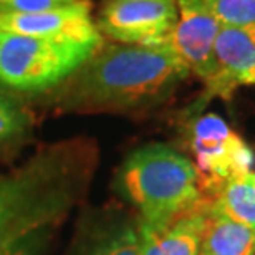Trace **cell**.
I'll use <instances>...</instances> for the list:
<instances>
[{
  "label": "cell",
  "mask_w": 255,
  "mask_h": 255,
  "mask_svg": "<svg viewBox=\"0 0 255 255\" xmlns=\"http://www.w3.org/2000/svg\"><path fill=\"white\" fill-rule=\"evenodd\" d=\"M169 47L106 40L58 86L40 96L55 115H146L159 108L189 76Z\"/></svg>",
  "instance_id": "cell-1"
},
{
  "label": "cell",
  "mask_w": 255,
  "mask_h": 255,
  "mask_svg": "<svg viewBox=\"0 0 255 255\" xmlns=\"http://www.w3.org/2000/svg\"><path fill=\"white\" fill-rule=\"evenodd\" d=\"M96 164L95 141L71 137L0 176V244L57 227L86 196Z\"/></svg>",
  "instance_id": "cell-2"
},
{
  "label": "cell",
  "mask_w": 255,
  "mask_h": 255,
  "mask_svg": "<svg viewBox=\"0 0 255 255\" xmlns=\"http://www.w3.org/2000/svg\"><path fill=\"white\" fill-rule=\"evenodd\" d=\"M115 186L120 196L137 209L141 222L167 221L202 197L196 166L162 142L132 151L116 172Z\"/></svg>",
  "instance_id": "cell-3"
},
{
  "label": "cell",
  "mask_w": 255,
  "mask_h": 255,
  "mask_svg": "<svg viewBox=\"0 0 255 255\" xmlns=\"http://www.w3.org/2000/svg\"><path fill=\"white\" fill-rule=\"evenodd\" d=\"M83 45L0 32V88L38 96L58 86L93 53Z\"/></svg>",
  "instance_id": "cell-4"
},
{
  "label": "cell",
  "mask_w": 255,
  "mask_h": 255,
  "mask_svg": "<svg viewBox=\"0 0 255 255\" xmlns=\"http://www.w3.org/2000/svg\"><path fill=\"white\" fill-rule=\"evenodd\" d=\"M187 144L196 157L202 196L212 199L226 182L252 172V147L216 113L196 116L187 125Z\"/></svg>",
  "instance_id": "cell-5"
},
{
  "label": "cell",
  "mask_w": 255,
  "mask_h": 255,
  "mask_svg": "<svg viewBox=\"0 0 255 255\" xmlns=\"http://www.w3.org/2000/svg\"><path fill=\"white\" fill-rule=\"evenodd\" d=\"M176 22V0H108L95 18L103 38L136 47H166Z\"/></svg>",
  "instance_id": "cell-6"
},
{
  "label": "cell",
  "mask_w": 255,
  "mask_h": 255,
  "mask_svg": "<svg viewBox=\"0 0 255 255\" xmlns=\"http://www.w3.org/2000/svg\"><path fill=\"white\" fill-rule=\"evenodd\" d=\"M0 32L76 43L91 50H96L105 42L91 17L90 0H80L73 5L32 15H0Z\"/></svg>",
  "instance_id": "cell-7"
},
{
  "label": "cell",
  "mask_w": 255,
  "mask_h": 255,
  "mask_svg": "<svg viewBox=\"0 0 255 255\" xmlns=\"http://www.w3.org/2000/svg\"><path fill=\"white\" fill-rule=\"evenodd\" d=\"M177 22L166 47L181 60L189 73L207 81L214 70V43L221 23L202 0H176Z\"/></svg>",
  "instance_id": "cell-8"
},
{
  "label": "cell",
  "mask_w": 255,
  "mask_h": 255,
  "mask_svg": "<svg viewBox=\"0 0 255 255\" xmlns=\"http://www.w3.org/2000/svg\"><path fill=\"white\" fill-rule=\"evenodd\" d=\"M204 98L229 100L239 86L255 85V27L221 25L214 43V70Z\"/></svg>",
  "instance_id": "cell-9"
},
{
  "label": "cell",
  "mask_w": 255,
  "mask_h": 255,
  "mask_svg": "<svg viewBox=\"0 0 255 255\" xmlns=\"http://www.w3.org/2000/svg\"><path fill=\"white\" fill-rule=\"evenodd\" d=\"M207 204L209 197L202 196L192 207L167 221H139L141 255H201Z\"/></svg>",
  "instance_id": "cell-10"
},
{
  "label": "cell",
  "mask_w": 255,
  "mask_h": 255,
  "mask_svg": "<svg viewBox=\"0 0 255 255\" xmlns=\"http://www.w3.org/2000/svg\"><path fill=\"white\" fill-rule=\"evenodd\" d=\"M66 255H141L139 232L128 221L86 212L76 226Z\"/></svg>",
  "instance_id": "cell-11"
},
{
  "label": "cell",
  "mask_w": 255,
  "mask_h": 255,
  "mask_svg": "<svg viewBox=\"0 0 255 255\" xmlns=\"http://www.w3.org/2000/svg\"><path fill=\"white\" fill-rule=\"evenodd\" d=\"M255 229L234 222L212 206L209 199L204 217L201 255H252Z\"/></svg>",
  "instance_id": "cell-12"
},
{
  "label": "cell",
  "mask_w": 255,
  "mask_h": 255,
  "mask_svg": "<svg viewBox=\"0 0 255 255\" xmlns=\"http://www.w3.org/2000/svg\"><path fill=\"white\" fill-rule=\"evenodd\" d=\"M33 113L23 100L0 93V152L12 151L28 141L33 131Z\"/></svg>",
  "instance_id": "cell-13"
},
{
  "label": "cell",
  "mask_w": 255,
  "mask_h": 255,
  "mask_svg": "<svg viewBox=\"0 0 255 255\" xmlns=\"http://www.w3.org/2000/svg\"><path fill=\"white\" fill-rule=\"evenodd\" d=\"M211 201L212 206L231 221L255 229V187L247 176L226 182Z\"/></svg>",
  "instance_id": "cell-14"
},
{
  "label": "cell",
  "mask_w": 255,
  "mask_h": 255,
  "mask_svg": "<svg viewBox=\"0 0 255 255\" xmlns=\"http://www.w3.org/2000/svg\"><path fill=\"white\" fill-rule=\"evenodd\" d=\"M226 27H255V0H202Z\"/></svg>",
  "instance_id": "cell-15"
},
{
  "label": "cell",
  "mask_w": 255,
  "mask_h": 255,
  "mask_svg": "<svg viewBox=\"0 0 255 255\" xmlns=\"http://www.w3.org/2000/svg\"><path fill=\"white\" fill-rule=\"evenodd\" d=\"M55 227L35 231L28 236L0 244V255H45Z\"/></svg>",
  "instance_id": "cell-16"
},
{
  "label": "cell",
  "mask_w": 255,
  "mask_h": 255,
  "mask_svg": "<svg viewBox=\"0 0 255 255\" xmlns=\"http://www.w3.org/2000/svg\"><path fill=\"white\" fill-rule=\"evenodd\" d=\"M76 2L80 0H0V15H32Z\"/></svg>",
  "instance_id": "cell-17"
},
{
  "label": "cell",
  "mask_w": 255,
  "mask_h": 255,
  "mask_svg": "<svg viewBox=\"0 0 255 255\" xmlns=\"http://www.w3.org/2000/svg\"><path fill=\"white\" fill-rule=\"evenodd\" d=\"M247 179L251 181V184H252V186L255 187V172H251V174L247 176Z\"/></svg>",
  "instance_id": "cell-18"
},
{
  "label": "cell",
  "mask_w": 255,
  "mask_h": 255,
  "mask_svg": "<svg viewBox=\"0 0 255 255\" xmlns=\"http://www.w3.org/2000/svg\"><path fill=\"white\" fill-rule=\"evenodd\" d=\"M252 255H255V252H254V254H252Z\"/></svg>",
  "instance_id": "cell-19"
}]
</instances>
